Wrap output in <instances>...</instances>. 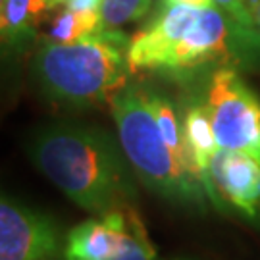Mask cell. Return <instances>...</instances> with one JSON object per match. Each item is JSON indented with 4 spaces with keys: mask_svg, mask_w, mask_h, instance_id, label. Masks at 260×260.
<instances>
[{
    "mask_svg": "<svg viewBox=\"0 0 260 260\" xmlns=\"http://www.w3.org/2000/svg\"><path fill=\"white\" fill-rule=\"evenodd\" d=\"M133 72L189 83L220 68H260V37L220 8L162 6L129 43Z\"/></svg>",
    "mask_w": 260,
    "mask_h": 260,
    "instance_id": "1",
    "label": "cell"
},
{
    "mask_svg": "<svg viewBox=\"0 0 260 260\" xmlns=\"http://www.w3.org/2000/svg\"><path fill=\"white\" fill-rule=\"evenodd\" d=\"M29 156L68 199L93 216L131 208L137 199L139 177L120 141L104 129L52 125L35 135Z\"/></svg>",
    "mask_w": 260,
    "mask_h": 260,
    "instance_id": "2",
    "label": "cell"
},
{
    "mask_svg": "<svg viewBox=\"0 0 260 260\" xmlns=\"http://www.w3.org/2000/svg\"><path fill=\"white\" fill-rule=\"evenodd\" d=\"M129 43L121 29H104L70 45L39 37L31 70L41 91L54 103L75 108L110 104L129 83Z\"/></svg>",
    "mask_w": 260,
    "mask_h": 260,
    "instance_id": "3",
    "label": "cell"
},
{
    "mask_svg": "<svg viewBox=\"0 0 260 260\" xmlns=\"http://www.w3.org/2000/svg\"><path fill=\"white\" fill-rule=\"evenodd\" d=\"M118 141L143 185L172 203L205 208L206 193L187 181L183 170L158 129L145 83L129 81L110 101Z\"/></svg>",
    "mask_w": 260,
    "mask_h": 260,
    "instance_id": "4",
    "label": "cell"
},
{
    "mask_svg": "<svg viewBox=\"0 0 260 260\" xmlns=\"http://www.w3.org/2000/svg\"><path fill=\"white\" fill-rule=\"evenodd\" d=\"M205 104L218 147L260 162V101L233 68H220L206 81Z\"/></svg>",
    "mask_w": 260,
    "mask_h": 260,
    "instance_id": "5",
    "label": "cell"
},
{
    "mask_svg": "<svg viewBox=\"0 0 260 260\" xmlns=\"http://www.w3.org/2000/svg\"><path fill=\"white\" fill-rule=\"evenodd\" d=\"M60 230L48 216L10 197L0 203V260H62Z\"/></svg>",
    "mask_w": 260,
    "mask_h": 260,
    "instance_id": "6",
    "label": "cell"
},
{
    "mask_svg": "<svg viewBox=\"0 0 260 260\" xmlns=\"http://www.w3.org/2000/svg\"><path fill=\"white\" fill-rule=\"evenodd\" d=\"M208 181L212 205L218 210L237 208L247 218H254L260 205V162L237 150L218 147L210 160Z\"/></svg>",
    "mask_w": 260,
    "mask_h": 260,
    "instance_id": "7",
    "label": "cell"
},
{
    "mask_svg": "<svg viewBox=\"0 0 260 260\" xmlns=\"http://www.w3.org/2000/svg\"><path fill=\"white\" fill-rule=\"evenodd\" d=\"M127 210L93 216L68 233L62 260H112L125 243Z\"/></svg>",
    "mask_w": 260,
    "mask_h": 260,
    "instance_id": "8",
    "label": "cell"
},
{
    "mask_svg": "<svg viewBox=\"0 0 260 260\" xmlns=\"http://www.w3.org/2000/svg\"><path fill=\"white\" fill-rule=\"evenodd\" d=\"M54 12L50 0H0V37L6 54L35 47L39 27Z\"/></svg>",
    "mask_w": 260,
    "mask_h": 260,
    "instance_id": "9",
    "label": "cell"
},
{
    "mask_svg": "<svg viewBox=\"0 0 260 260\" xmlns=\"http://www.w3.org/2000/svg\"><path fill=\"white\" fill-rule=\"evenodd\" d=\"M181 121H183V135L191 160L195 164L201 183L205 187L208 201L212 203V191H210V181H208V168L212 160L214 152L218 150V143L214 137L210 116L206 110L205 99L199 94H189L183 101V110H181Z\"/></svg>",
    "mask_w": 260,
    "mask_h": 260,
    "instance_id": "10",
    "label": "cell"
},
{
    "mask_svg": "<svg viewBox=\"0 0 260 260\" xmlns=\"http://www.w3.org/2000/svg\"><path fill=\"white\" fill-rule=\"evenodd\" d=\"M104 29L106 27L101 18V12H85V10H72L62 6L58 8L54 18L50 19L47 35H43L41 39H47L50 43L70 45L94 37Z\"/></svg>",
    "mask_w": 260,
    "mask_h": 260,
    "instance_id": "11",
    "label": "cell"
},
{
    "mask_svg": "<svg viewBox=\"0 0 260 260\" xmlns=\"http://www.w3.org/2000/svg\"><path fill=\"white\" fill-rule=\"evenodd\" d=\"M152 6L154 0H101V18L106 29H120L145 19Z\"/></svg>",
    "mask_w": 260,
    "mask_h": 260,
    "instance_id": "12",
    "label": "cell"
},
{
    "mask_svg": "<svg viewBox=\"0 0 260 260\" xmlns=\"http://www.w3.org/2000/svg\"><path fill=\"white\" fill-rule=\"evenodd\" d=\"M112 260H162L158 256L156 249L152 247L145 223L139 214L133 210V206L127 210V233L123 249Z\"/></svg>",
    "mask_w": 260,
    "mask_h": 260,
    "instance_id": "13",
    "label": "cell"
},
{
    "mask_svg": "<svg viewBox=\"0 0 260 260\" xmlns=\"http://www.w3.org/2000/svg\"><path fill=\"white\" fill-rule=\"evenodd\" d=\"M216 4H218V8L222 10V12H225V14L239 25V27H243L245 31L252 33V35H258V33L254 31V27H252V23H251V19H249V16H247V12H245L243 0H216Z\"/></svg>",
    "mask_w": 260,
    "mask_h": 260,
    "instance_id": "14",
    "label": "cell"
},
{
    "mask_svg": "<svg viewBox=\"0 0 260 260\" xmlns=\"http://www.w3.org/2000/svg\"><path fill=\"white\" fill-rule=\"evenodd\" d=\"M243 6H245V12L251 19L254 31L260 35V0H243Z\"/></svg>",
    "mask_w": 260,
    "mask_h": 260,
    "instance_id": "15",
    "label": "cell"
},
{
    "mask_svg": "<svg viewBox=\"0 0 260 260\" xmlns=\"http://www.w3.org/2000/svg\"><path fill=\"white\" fill-rule=\"evenodd\" d=\"M164 6H185V8H218L216 0H166Z\"/></svg>",
    "mask_w": 260,
    "mask_h": 260,
    "instance_id": "16",
    "label": "cell"
},
{
    "mask_svg": "<svg viewBox=\"0 0 260 260\" xmlns=\"http://www.w3.org/2000/svg\"><path fill=\"white\" fill-rule=\"evenodd\" d=\"M66 8L85 10V12H101V0H68Z\"/></svg>",
    "mask_w": 260,
    "mask_h": 260,
    "instance_id": "17",
    "label": "cell"
},
{
    "mask_svg": "<svg viewBox=\"0 0 260 260\" xmlns=\"http://www.w3.org/2000/svg\"><path fill=\"white\" fill-rule=\"evenodd\" d=\"M66 2H68V0H50V6H52V8H54V12H56L58 8H62Z\"/></svg>",
    "mask_w": 260,
    "mask_h": 260,
    "instance_id": "18",
    "label": "cell"
},
{
    "mask_svg": "<svg viewBox=\"0 0 260 260\" xmlns=\"http://www.w3.org/2000/svg\"><path fill=\"white\" fill-rule=\"evenodd\" d=\"M252 220L260 223V205H258V208H256V214H254V218H252Z\"/></svg>",
    "mask_w": 260,
    "mask_h": 260,
    "instance_id": "19",
    "label": "cell"
},
{
    "mask_svg": "<svg viewBox=\"0 0 260 260\" xmlns=\"http://www.w3.org/2000/svg\"><path fill=\"white\" fill-rule=\"evenodd\" d=\"M164 2L166 0H154V4H158V6H164Z\"/></svg>",
    "mask_w": 260,
    "mask_h": 260,
    "instance_id": "20",
    "label": "cell"
},
{
    "mask_svg": "<svg viewBox=\"0 0 260 260\" xmlns=\"http://www.w3.org/2000/svg\"><path fill=\"white\" fill-rule=\"evenodd\" d=\"M174 260H191V258H174Z\"/></svg>",
    "mask_w": 260,
    "mask_h": 260,
    "instance_id": "21",
    "label": "cell"
}]
</instances>
